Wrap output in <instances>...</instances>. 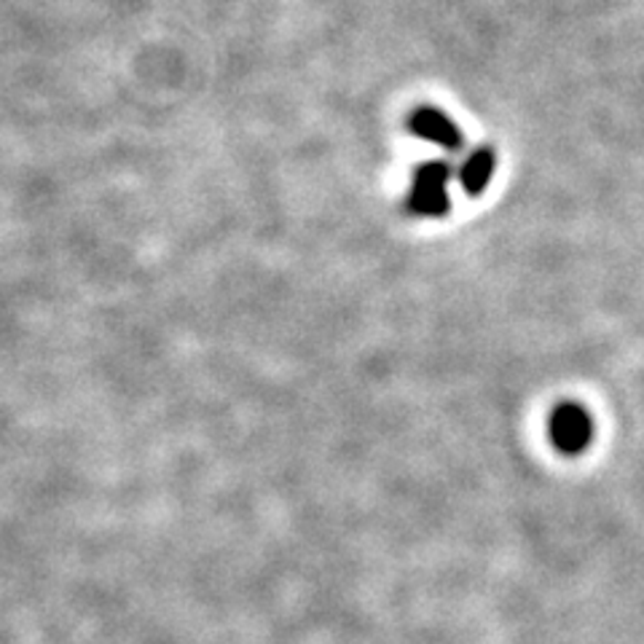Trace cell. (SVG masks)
Returning a JSON list of instances; mask_svg holds the SVG:
<instances>
[{
  "instance_id": "obj_1",
  "label": "cell",
  "mask_w": 644,
  "mask_h": 644,
  "mask_svg": "<svg viewBox=\"0 0 644 644\" xmlns=\"http://www.w3.org/2000/svg\"><path fill=\"white\" fill-rule=\"evenodd\" d=\"M448 178H451L448 164H419L414 173L412 191H408V210L419 215V218H444L448 207H451V201H448Z\"/></svg>"
},
{
  "instance_id": "obj_2",
  "label": "cell",
  "mask_w": 644,
  "mask_h": 644,
  "mask_svg": "<svg viewBox=\"0 0 644 644\" xmlns=\"http://www.w3.org/2000/svg\"><path fill=\"white\" fill-rule=\"evenodd\" d=\"M548 435H551V444L561 454L578 457L591 444L593 422L580 403H561V406L553 408L551 422H548Z\"/></svg>"
},
{
  "instance_id": "obj_3",
  "label": "cell",
  "mask_w": 644,
  "mask_h": 644,
  "mask_svg": "<svg viewBox=\"0 0 644 644\" xmlns=\"http://www.w3.org/2000/svg\"><path fill=\"white\" fill-rule=\"evenodd\" d=\"M408 129H412L416 137H422V141L440 145V148L457 150L459 145H463V132H459V126L454 124L444 111H438V107L429 105L416 107L412 116H408Z\"/></svg>"
},
{
  "instance_id": "obj_4",
  "label": "cell",
  "mask_w": 644,
  "mask_h": 644,
  "mask_svg": "<svg viewBox=\"0 0 644 644\" xmlns=\"http://www.w3.org/2000/svg\"><path fill=\"white\" fill-rule=\"evenodd\" d=\"M495 167H497V154L491 148H476L470 156H467V162L463 164V169H459V183H463L465 194L467 197H481L486 191V186H489L491 175H495Z\"/></svg>"
}]
</instances>
